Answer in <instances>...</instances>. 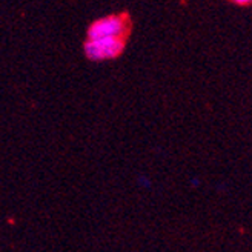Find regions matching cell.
Returning a JSON list of instances; mask_svg holds the SVG:
<instances>
[{
	"label": "cell",
	"instance_id": "obj_1",
	"mask_svg": "<svg viewBox=\"0 0 252 252\" xmlns=\"http://www.w3.org/2000/svg\"><path fill=\"white\" fill-rule=\"evenodd\" d=\"M129 28L131 22L126 14H108L90 25L86 31V39H100V37L126 39L129 34Z\"/></svg>",
	"mask_w": 252,
	"mask_h": 252
},
{
	"label": "cell",
	"instance_id": "obj_2",
	"mask_svg": "<svg viewBox=\"0 0 252 252\" xmlns=\"http://www.w3.org/2000/svg\"><path fill=\"white\" fill-rule=\"evenodd\" d=\"M126 45V39L117 37H100V39H86L83 51L88 60L106 62L119 57Z\"/></svg>",
	"mask_w": 252,
	"mask_h": 252
},
{
	"label": "cell",
	"instance_id": "obj_3",
	"mask_svg": "<svg viewBox=\"0 0 252 252\" xmlns=\"http://www.w3.org/2000/svg\"><path fill=\"white\" fill-rule=\"evenodd\" d=\"M229 2H232L235 5H251L252 0H229Z\"/></svg>",
	"mask_w": 252,
	"mask_h": 252
}]
</instances>
